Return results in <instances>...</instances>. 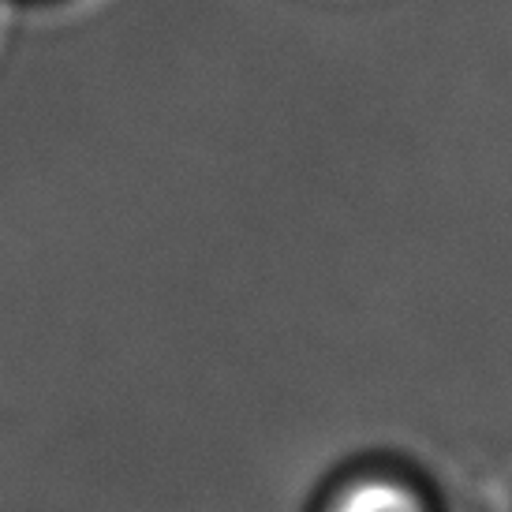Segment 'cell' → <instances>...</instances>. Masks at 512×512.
<instances>
[{
    "label": "cell",
    "mask_w": 512,
    "mask_h": 512,
    "mask_svg": "<svg viewBox=\"0 0 512 512\" xmlns=\"http://www.w3.org/2000/svg\"><path fill=\"white\" fill-rule=\"evenodd\" d=\"M329 512H427L412 486L393 479H359L333 498Z\"/></svg>",
    "instance_id": "obj_1"
}]
</instances>
